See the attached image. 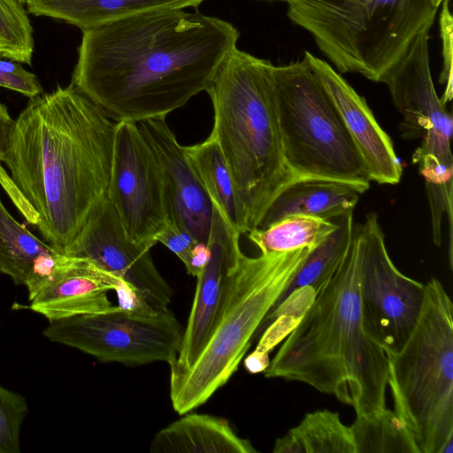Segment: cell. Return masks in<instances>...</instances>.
Instances as JSON below:
<instances>
[{
  "label": "cell",
  "instance_id": "1",
  "mask_svg": "<svg viewBox=\"0 0 453 453\" xmlns=\"http://www.w3.org/2000/svg\"><path fill=\"white\" fill-rule=\"evenodd\" d=\"M71 83L114 122L166 117L206 91L238 29L196 10H157L83 29Z\"/></svg>",
  "mask_w": 453,
  "mask_h": 453
},
{
  "label": "cell",
  "instance_id": "2",
  "mask_svg": "<svg viewBox=\"0 0 453 453\" xmlns=\"http://www.w3.org/2000/svg\"><path fill=\"white\" fill-rule=\"evenodd\" d=\"M115 125L72 83L29 98L13 120L3 163L61 253L107 196Z\"/></svg>",
  "mask_w": 453,
  "mask_h": 453
},
{
  "label": "cell",
  "instance_id": "3",
  "mask_svg": "<svg viewBox=\"0 0 453 453\" xmlns=\"http://www.w3.org/2000/svg\"><path fill=\"white\" fill-rule=\"evenodd\" d=\"M361 258L357 224L342 262L264 371L333 395L357 417L386 409L388 387L387 355L363 308Z\"/></svg>",
  "mask_w": 453,
  "mask_h": 453
},
{
  "label": "cell",
  "instance_id": "4",
  "mask_svg": "<svg viewBox=\"0 0 453 453\" xmlns=\"http://www.w3.org/2000/svg\"><path fill=\"white\" fill-rule=\"evenodd\" d=\"M273 70L269 60L235 48L206 90L213 107L211 134L231 173L248 232L296 180L284 157Z\"/></svg>",
  "mask_w": 453,
  "mask_h": 453
},
{
  "label": "cell",
  "instance_id": "5",
  "mask_svg": "<svg viewBox=\"0 0 453 453\" xmlns=\"http://www.w3.org/2000/svg\"><path fill=\"white\" fill-rule=\"evenodd\" d=\"M418 320L398 350H384L395 412L419 453H453V304L431 278Z\"/></svg>",
  "mask_w": 453,
  "mask_h": 453
},
{
  "label": "cell",
  "instance_id": "6",
  "mask_svg": "<svg viewBox=\"0 0 453 453\" xmlns=\"http://www.w3.org/2000/svg\"><path fill=\"white\" fill-rule=\"evenodd\" d=\"M312 249L261 253L256 257L242 254L205 347L191 367L170 376V399L177 413L201 406L228 381L253 335Z\"/></svg>",
  "mask_w": 453,
  "mask_h": 453
},
{
  "label": "cell",
  "instance_id": "7",
  "mask_svg": "<svg viewBox=\"0 0 453 453\" xmlns=\"http://www.w3.org/2000/svg\"><path fill=\"white\" fill-rule=\"evenodd\" d=\"M287 14L340 73L380 82L417 35L432 27L434 0H289Z\"/></svg>",
  "mask_w": 453,
  "mask_h": 453
},
{
  "label": "cell",
  "instance_id": "8",
  "mask_svg": "<svg viewBox=\"0 0 453 453\" xmlns=\"http://www.w3.org/2000/svg\"><path fill=\"white\" fill-rule=\"evenodd\" d=\"M273 73L284 157L296 179L337 180L368 189L363 160L308 61L274 65Z\"/></svg>",
  "mask_w": 453,
  "mask_h": 453
},
{
  "label": "cell",
  "instance_id": "9",
  "mask_svg": "<svg viewBox=\"0 0 453 453\" xmlns=\"http://www.w3.org/2000/svg\"><path fill=\"white\" fill-rule=\"evenodd\" d=\"M184 327L168 309L153 316L129 313L120 307L50 321L43 335L78 349L100 362L129 366L166 362L178 355Z\"/></svg>",
  "mask_w": 453,
  "mask_h": 453
},
{
  "label": "cell",
  "instance_id": "10",
  "mask_svg": "<svg viewBox=\"0 0 453 453\" xmlns=\"http://www.w3.org/2000/svg\"><path fill=\"white\" fill-rule=\"evenodd\" d=\"M430 27L415 38L404 56L380 82L388 88L403 116L401 131L407 139L421 138L412 161L422 173L453 172L451 114L437 96L432 79L428 39Z\"/></svg>",
  "mask_w": 453,
  "mask_h": 453
},
{
  "label": "cell",
  "instance_id": "11",
  "mask_svg": "<svg viewBox=\"0 0 453 453\" xmlns=\"http://www.w3.org/2000/svg\"><path fill=\"white\" fill-rule=\"evenodd\" d=\"M107 196L129 239L151 249L169 220L161 165L134 122H116Z\"/></svg>",
  "mask_w": 453,
  "mask_h": 453
},
{
  "label": "cell",
  "instance_id": "12",
  "mask_svg": "<svg viewBox=\"0 0 453 453\" xmlns=\"http://www.w3.org/2000/svg\"><path fill=\"white\" fill-rule=\"evenodd\" d=\"M358 225L362 237L360 292L364 311L384 350H398L418 320L426 286L395 265L376 213L367 214Z\"/></svg>",
  "mask_w": 453,
  "mask_h": 453
},
{
  "label": "cell",
  "instance_id": "13",
  "mask_svg": "<svg viewBox=\"0 0 453 453\" xmlns=\"http://www.w3.org/2000/svg\"><path fill=\"white\" fill-rule=\"evenodd\" d=\"M64 254L86 258L123 280L157 309L172 302L173 289L157 269L150 249L129 239L107 196Z\"/></svg>",
  "mask_w": 453,
  "mask_h": 453
},
{
  "label": "cell",
  "instance_id": "14",
  "mask_svg": "<svg viewBox=\"0 0 453 453\" xmlns=\"http://www.w3.org/2000/svg\"><path fill=\"white\" fill-rule=\"evenodd\" d=\"M240 234L226 224L213 207L208 245V264L196 278L190 314L184 328L177 357L169 364L170 376L192 366L205 347L218 321L232 275L242 254Z\"/></svg>",
  "mask_w": 453,
  "mask_h": 453
},
{
  "label": "cell",
  "instance_id": "15",
  "mask_svg": "<svg viewBox=\"0 0 453 453\" xmlns=\"http://www.w3.org/2000/svg\"><path fill=\"white\" fill-rule=\"evenodd\" d=\"M310 64L336 107L359 153L371 181L397 184L403 168L388 134L382 129L365 99L330 64L305 51Z\"/></svg>",
  "mask_w": 453,
  "mask_h": 453
},
{
  "label": "cell",
  "instance_id": "16",
  "mask_svg": "<svg viewBox=\"0 0 453 453\" xmlns=\"http://www.w3.org/2000/svg\"><path fill=\"white\" fill-rule=\"evenodd\" d=\"M152 147L163 170L169 219L197 242H208L213 207L165 117L136 123Z\"/></svg>",
  "mask_w": 453,
  "mask_h": 453
},
{
  "label": "cell",
  "instance_id": "17",
  "mask_svg": "<svg viewBox=\"0 0 453 453\" xmlns=\"http://www.w3.org/2000/svg\"><path fill=\"white\" fill-rule=\"evenodd\" d=\"M120 280L91 261L73 257L30 300V309L50 321L104 311L113 306L107 293Z\"/></svg>",
  "mask_w": 453,
  "mask_h": 453
},
{
  "label": "cell",
  "instance_id": "18",
  "mask_svg": "<svg viewBox=\"0 0 453 453\" xmlns=\"http://www.w3.org/2000/svg\"><path fill=\"white\" fill-rule=\"evenodd\" d=\"M73 258L34 235L12 216L0 198V273L25 285L29 300Z\"/></svg>",
  "mask_w": 453,
  "mask_h": 453
},
{
  "label": "cell",
  "instance_id": "19",
  "mask_svg": "<svg viewBox=\"0 0 453 453\" xmlns=\"http://www.w3.org/2000/svg\"><path fill=\"white\" fill-rule=\"evenodd\" d=\"M366 188L337 180L302 178L290 182L273 200L257 228L291 215L329 219L354 210Z\"/></svg>",
  "mask_w": 453,
  "mask_h": 453
},
{
  "label": "cell",
  "instance_id": "20",
  "mask_svg": "<svg viewBox=\"0 0 453 453\" xmlns=\"http://www.w3.org/2000/svg\"><path fill=\"white\" fill-rule=\"evenodd\" d=\"M159 430L150 444L151 453H256L226 419L209 414L186 413Z\"/></svg>",
  "mask_w": 453,
  "mask_h": 453
},
{
  "label": "cell",
  "instance_id": "21",
  "mask_svg": "<svg viewBox=\"0 0 453 453\" xmlns=\"http://www.w3.org/2000/svg\"><path fill=\"white\" fill-rule=\"evenodd\" d=\"M204 0H26L35 16L64 20L81 30L143 12L197 7Z\"/></svg>",
  "mask_w": 453,
  "mask_h": 453
},
{
  "label": "cell",
  "instance_id": "22",
  "mask_svg": "<svg viewBox=\"0 0 453 453\" xmlns=\"http://www.w3.org/2000/svg\"><path fill=\"white\" fill-rule=\"evenodd\" d=\"M186 157L209 196L212 207L238 234L248 233L242 207L219 143L212 134L203 142L184 146Z\"/></svg>",
  "mask_w": 453,
  "mask_h": 453
},
{
  "label": "cell",
  "instance_id": "23",
  "mask_svg": "<svg viewBox=\"0 0 453 453\" xmlns=\"http://www.w3.org/2000/svg\"><path fill=\"white\" fill-rule=\"evenodd\" d=\"M273 453H356L350 426L329 410L307 413L285 435L277 438Z\"/></svg>",
  "mask_w": 453,
  "mask_h": 453
},
{
  "label": "cell",
  "instance_id": "24",
  "mask_svg": "<svg viewBox=\"0 0 453 453\" xmlns=\"http://www.w3.org/2000/svg\"><path fill=\"white\" fill-rule=\"evenodd\" d=\"M353 211L354 210H350L327 219L335 223V229L311 250L271 311L279 306L292 292L300 288L310 287L317 293L331 278L350 247L355 226Z\"/></svg>",
  "mask_w": 453,
  "mask_h": 453
},
{
  "label": "cell",
  "instance_id": "25",
  "mask_svg": "<svg viewBox=\"0 0 453 453\" xmlns=\"http://www.w3.org/2000/svg\"><path fill=\"white\" fill-rule=\"evenodd\" d=\"M336 227L331 219L306 215L285 217L265 228L248 232L261 253L286 252L319 245Z\"/></svg>",
  "mask_w": 453,
  "mask_h": 453
},
{
  "label": "cell",
  "instance_id": "26",
  "mask_svg": "<svg viewBox=\"0 0 453 453\" xmlns=\"http://www.w3.org/2000/svg\"><path fill=\"white\" fill-rule=\"evenodd\" d=\"M350 428L356 453H419L410 429L387 408L369 416H357Z\"/></svg>",
  "mask_w": 453,
  "mask_h": 453
},
{
  "label": "cell",
  "instance_id": "27",
  "mask_svg": "<svg viewBox=\"0 0 453 453\" xmlns=\"http://www.w3.org/2000/svg\"><path fill=\"white\" fill-rule=\"evenodd\" d=\"M0 40L6 48V58L31 63L33 27L27 11L19 0H0Z\"/></svg>",
  "mask_w": 453,
  "mask_h": 453
},
{
  "label": "cell",
  "instance_id": "28",
  "mask_svg": "<svg viewBox=\"0 0 453 453\" xmlns=\"http://www.w3.org/2000/svg\"><path fill=\"white\" fill-rule=\"evenodd\" d=\"M27 411L22 395L0 385V453L20 451V429Z\"/></svg>",
  "mask_w": 453,
  "mask_h": 453
},
{
  "label": "cell",
  "instance_id": "29",
  "mask_svg": "<svg viewBox=\"0 0 453 453\" xmlns=\"http://www.w3.org/2000/svg\"><path fill=\"white\" fill-rule=\"evenodd\" d=\"M12 124L13 119L7 107L0 102V185L25 219L36 226L39 222L36 212L17 188L10 173L2 165Z\"/></svg>",
  "mask_w": 453,
  "mask_h": 453
},
{
  "label": "cell",
  "instance_id": "30",
  "mask_svg": "<svg viewBox=\"0 0 453 453\" xmlns=\"http://www.w3.org/2000/svg\"><path fill=\"white\" fill-rule=\"evenodd\" d=\"M449 0H443L440 6V36L441 41L442 69L440 76V83L444 84L445 88L440 98L442 104L446 105L452 99L453 75H452V50H453V18L449 10Z\"/></svg>",
  "mask_w": 453,
  "mask_h": 453
},
{
  "label": "cell",
  "instance_id": "31",
  "mask_svg": "<svg viewBox=\"0 0 453 453\" xmlns=\"http://www.w3.org/2000/svg\"><path fill=\"white\" fill-rule=\"evenodd\" d=\"M0 87L19 92L28 98L42 91L36 76L12 60H0Z\"/></svg>",
  "mask_w": 453,
  "mask_h": 453
},
{
  "label": "cell",
  "instance_id": "32",
  "mask_svg": "<svg viewBox=\"0 0 453 453\" xmlns=\"http://www.w3.org/2000/svg\"><path fill=\"white\" fill-rule=\"evenodd\" d=\"M157 242H161L168 248L182 263L186 260L191 249L197 242L188 231L170 219L165 228L157 235Z\"/></svg>",
  "mask_w": 453,
  "mask_h": 453
},
{
  "label": "cell",
  "instance_id": "33",
  "mask_svg": "<svg viewBox=\"0 0 453 453\" xmlns=\"http://www.w3.org/2000/svg\"><path fill=\"white\" fill-rule=\"evenodd\" d=\"M114 291L118 296V306L129 313L153 316L160 311L151 305L139 291L123 280L119 281Z\"/></svg>",
  "mask_w": 453,
  "mask_h": 453
},
{
  "label": "cell",
  "instance_id": "34",
  "mask_svg": "<svg viewBox=\"0 0 453 453\" xmlns=\"http://www.w3.org/2000/svg\"><path fill=\"white\" fill-rule=\"evenodd\" d=\"M210 255L211 251L208 243L197 242L183 262L187 273L197 278L208 264Z\"/></svg>",
  "mask_w": 453,
  "mask_h": 453
},
{
  "label": "cell",
  "instance_id": "35",
  "mask_svg": "<svg viewBox=\"0 0 453 453\" xmlns=\"http://www.w3.org/2000/svg\"><path fill=\"white\" fill-rule=\"evenodd\" d=\"M0 56L6 58V48L1 40H0Z\"/></svg>",
  "mask_w": 453,
  "mask_h": 453
},
{
  "label": "cell",
  "instance_id": "36",
  "mask_svg": "<svg viewBox=\"0 0 453 453\" xmlns=\"http://www.w3.org/2000/svg\"><path fill=\"white\" fill-rule=\"evenodd\" d=\"M435 4L440 7L441 4L442 3L443 0H434Z\"/></svg>",
  "mask_w": 453,
  "mask_h": 453
},
{
  "label": "cell",
  "instance_id": "37",
  "mask_svg": "<svg viewBox=\"0 0 453 453\" xmlns=\"http://www.w3.org/2000/svg\"><path fill=\"white\" fill-rule=\"evenodd\" d=\"M269 1H283V2H288L289 0H269Z\"/></svg>",
  "mask_w": 453,
  "mask_h": 453
},
{
  "label": "cell",
  "instance_id": "38",
  "mask_svg": "<svg viewBox=\"0 0 453 453\" xmlns=\"http://www.w3.org/2000/svg\"><path fill=\"white\" fill-rule=\"evenodd\" d=\"M19 1L21 2L22 4H25L26 0H19Z\"/></svg>",
  "mask_w": 453,
  "mask_h": 453
}]
</instances>
